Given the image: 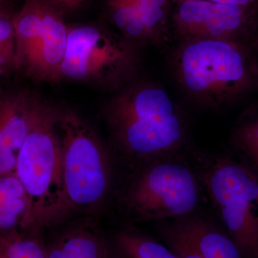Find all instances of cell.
<instances>
[{
    "label": "cell",
    "instance_id": "1",
    "mask_svg": "<svg viewBox=\"0 0 258 258\" xmlns=\"http://www.w3.org/2000/svg\"><path fill=\"white\" fill-rule=\"evenodd\" d=\"M125 86L112 98L106 111L120 152L140 164L179 154L187 142L189 127L177 102L154 81Z\"/></svg>",
    "mask_w": 258,
    "mask_h": 258
},
{
    "label": "cell",
    "instance_id": "9",
    "mask_svg": "<svg viewBox=\"0 0 258 258\" xmlns=\"http://www.w3.org/2000/svg\"><path fill=\"white\" fill-rule=\"evenodd\" d=\"M171 0H107L108 15L122 37L138 45H165L171 39Z\"/></svg>",
    "mask_w": 258,
    "mask_h": 258
},
{
    "label": "cell",
    "instance_id": "5",
    "mask_svg": "<svg viewBox=\"0 0 258 258\" xmlns=\"http://www.w3.org/2000/svg\"><path fill=\"white\" fill-rule=\"evenodd\" d=\"M198 172L224 229L243 258H258V174L228 155L204 158Z\"/></svg>",
    "mask_w": 258,
    "mask_h": 258
},
{
    "label": "cell",
    "instance_id": "14",
    "mask_svg": "<svg viewBox=\"0 0 258 258\" xmlns=\"http://www.w3.org/2000/svg\"><path fill=\"white\" fill-rule=\"evenodd\" d=\"M47 258H112L104 237L91 229H74L47 248Z\"/></svg>",
    "mask_w": 258,
    "mask_h": 258
},
{
    "label": "cell",
    "instance_id": "20",
    "mask_svg": "<svg viewBox=\"0 0 258 258\" xmlns=\"http://www.w3.org/2000/svg\"><path fill=\"white\" fill-rule=\"evenodd\" d=\"M57 11L62 15L63 13L74 11L78 9L87 0H46Z\"/></svg>",
    "mask_w": 258,
    "mask_h": 258
},
{
    "label": "cell",
    "instance_id": "19",
    "mask_svg": "<svg viewBox=\"0 0 258 258\" xmlns=\"http://www.w3.org/2000/svg\"><path fill=\"white\" fill-rule=\"evenodd\" d=\"M160 236L177 258H206L171 224L161 227Z\"/></svg>",
    "mask_w": 258,
    "mask_h": 258
},
{
    "label": "cell",
    "instance_id": "2",
    "mask_svg": "<svg viewBox=\"0 0 258 258\" xmlns=\"http://www.w3.org/2000/svg\"><path fill=\"white\" fill-rule=\"evenodd\" d=\"M177 45L171 60L174 79L198 106H225L245 95L258 81L245 42L205 40Z\"/></svg>",
    "mask_w": 258,
    "mask_h": 258
},
{
    "label": "cell",
    "instance_id": "24",
    "mask_svg": "<svg viewBox=\"0 0 258 258\" xmlns=\"http://www.w3.org/2000/svg\"><path fill=\"white\" fill-rule=\"evenodd\" d=\"M3 0H0V8H1V4L3 3Z\"/></svg>",
    "mask_w": 258,
    "mask_h": 258
},
{
    "label": "cell",
    "instance_id": "3",
    "mask_svg": "<svg viewBox=\"0 0 258 258\" xmlns=\"http://www.w3.org/2000/svg\"><path fill=\"white\" fill-rule=\"evenodd\" d=\"M59 111L38 100L31 125L17 160L30 212L23 229L33 231L55 224L62 200V147Z\"/></svg>",
    "mask_w": 258,
    "mask_h": 258
},
{
    "label": "cell",
    "instance_id": "15",
    "mask_svg": "<svg viewBox=\"0 0 258 258\" xmlns=\"http://www.w3.org/2000/svg\"><path fill=\"white\" fill-rule=\"evenodd\" d=\"M30 201L16 173L0 176V235L24 228Z\"/></svg>",
    "mask_w": 258,
    "mask_h": 258
},
{
    "label": "cell",
    "instance_id": "11",
    "mask_svg": "<svg viewBox=\"0 0 258 258\" xmlns=\"http://www.w3.org/2000/svg\"><path fill=\"white\" fill-rule=\"evenodd\" d=\"M45 1L41 35L25 72L39 81L55 82L61 79L69 27L64 24L60 12Z\"/></svg>",
    "mask_w": 258,
    "mask_h": 258
},
{
    "label": "cell",
    "instance_id": "13",
    "mask_svg": "<svg viewBox=\"0 0 258 258\" xmlns=\"http://www.w3.org/2000/svg\"><path fill=\"white\" fill-rule=\"evenodd\" d=\"M45 0H28L13 17L15 34V69L26 71L43 27Z\"/></svg>",
    "mask_w": 258,
    "mask_h": 258
},
{
    "label": "cell",
    "instance_id": "4",
    "mask_svg": "<svg viewBox=\"0 0 258 258\" xmlns=\"http://www.w3.org/2000/svg\"><path fill=\"white\" fill-rule=\"evenodd\" d=\"M62 147V200L55 224L77 211L101 205L111 183V166L101 142L86 122L72 111L58 113Z\"/></svg>",
    "mask_w": 258,
    "mask_h": 258
},
{
    "label": "cell",
    "instance_id": "23",
    "mask_svg": "<svg viewBox=\"0 0 258 258\" xmlns=\"http://www.w3.org/2000/svg\"><path fill=\"white\" fill-rule=\"evenodd\" d=\"M10 69H13V68L10 66L8 61L5 58L3 52H2L1 50H0V73L3 74L5 71H8Z\"/></svg>",
    "mask_w": 258,
    "mask_h": 258
},
{
    "label": "cell",
    "instance_id": "10",
    "mask_svg": "<svg viewBox=\"0 0 258 258\" xmlns=\"http://www.w3.org/2000/svg\"><path fill=\"white\" fill-rule=\"evenodd\" d=\"M37 101L23 93H0V176L15 173Z\"/></svg>",
    "mask_w": 258,
    "mask_h": 258
},
{
    "label": "cell",
    "instance_id": "25",
    "mask_svg": "<svg viewBox=\"0 0 258 258\" xmlns=\"http://www.w3.org/2000/svg\"><path fill=\"white\" fill-rule=\"evenodd\" d=\"M1 74H2L1 73H0V75H1Z\"/></svg>",
    "mask_w": 258,
    "mask_h": 258
},
{
    "label": "cell",
    "instance_id": "12",
    "mask_svg": "<svg viewBox=\"0 0 258 258\" xmlns=\"http://www.w3.org/2000/svg\"><path fill=\"white\" fill-rule=\"evenodd\" d=\"M171 225L206 258H243L225 229L205 220L197 212L178 217Z\"/></svg>",
    "mask_w": 258,
    "mask_h": 258
},
{
    "label": "cell",
    "instance_id": "18",
    "mask_svg": "<svg viewBox=\"0 0 258 258\" xmlns=\"http://www.w3.org/2000/svg\"><path fill=\"white\" fill-rule=\"evenodd\" d=\"M0 258H47V248L16 230L0 235Z\"/></svg>",
    "mask_w": 258,
    "mask_h": 258
},
{
    "label": "cell",
    "instance_id": "21",
    "mask_svg": "<svg viewBox=\"0 0 258 258\" xmlns=\"http://www.w3.org/2000/svg\"><path fill=\"white\" fill-rule=\"evenodd\" d=\"M252 60L254 61V66L258 74V22L254 24V28L251 32L250 35L247 42Z\"/></svg>",
    "mask_w": 258,
    "mask_h": 258
},
{
    "label": "cell",
    "instance_id": "17",
    "mask_svg": "<svg viewBox=\"0 0 258 258\" xmlns=\"http://www.w3.org/2000/svg\"><path fill=\"white\" fill-rule=\"evenodd\" d=\"M230 139L239 159L258 174V103L240 115Z\"/></svg>",
    "mask_w": 258,
    "mask_h": 258
},
{
    "label": "cell",
    "instance_id": "8",
    "mask_svg": "<svg viewBox=\"0 0 258 258\" xmlns=\"http://www.w3.org/2000/svg\"><path fill=\"white\" fill-rule=\"evenodd\" d=\"M171 36L178 42L228 40L247 42L255 24L257 8L235 6L208 0H174Z\"/></svg>",
    "mask_w": 258,
    "mask_h": 258
},
{
    "label": "cell",
    "instance_id": "22",
    "mask_svg": "<svg viewBox=\"0 0 258 258\" xmlns=\"http://www.w3.org/2000/svg\"><path fill=\"white\" fill-rule=\"evenodd\" d=\"M208 1L218 3V4L258 8V0H208Z\"/></svg>",
    "mask_w": 258,
    "mask_h": 258
},
{
    "label": "cell",
    "instance_id": "16",
    "mask_svg": "<svg viewBox=\"0 0 258 258\" xmlns=\"http://www.w3.org/2000/svg\"><path fill=\"white\" fill-rule=\"evenodd\" d=\"M112 258H177L165 244L132 230L117 232Z\"/></svg>",
    "mask_w": 258,
    "mask_h": 258
},
{
    "label": "cell",
    "instance_id": "7",
    "mask_svg": "<svg viewBox=\"0 0 258 258\" xmlns=\"http://www.w3.org/2000/svg\"><path fill=\"white\" fill-rule=\"evenodd\" d=\"M137 46L93 25L69 28L61 79L124 86L138 70Z\"/></svg>",
    "mask_w": 258,
    "mask_h": 258
},
{
    "label": "cell",
    "instance_id": "6",
    "mask_svg": "<svg viewBox=\"0 0 258 258\" xmlns=\"http://www.w3.org/2000/svg\"><path fill=\"white\" fill-rule=\"evenodd\" d=\"M179 155L141 164L121 200L134 220L157 221L197 212L205 192L200 174Z\"/></svg>",
    "mask_w": 258,
    "mask_h": 258
}]
</instances>
